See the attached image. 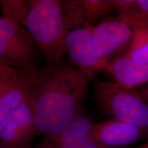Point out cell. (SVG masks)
Returning a JSON list of instances; mask_svg holds the SVG:
<instances>
[{"label": "cell", "instance_id": "17", "mask_svg": "<svg viewBox=\"0 0 148 148\" xmlns=\"http://www.w3.org/2000/svg\"><path fill=\"white\" fill-rule=\"evenodd\" d=\"M0 148H32L30 144H12L0 140Z\"/></svg>", "mask_w": 148, "mask_h": 148}, {"label": "cell", "instance_id": "13", "mask_svg": "<svg viewBox=\"0 0 148 148\" xmlns=\"http://www.w3.org/2000/svg\"><path fill=\"white\" fill-rule=\"evenodd\" d=\"M84 27H92L114 12L110 0H82Z\"/></svg>", "mask_w": 148, "mask_h": 148}, {"label": "cell", "instance_id": "1", "mask_svg": "<svg viewBox=\"0 0 148 148\" xmlns=\"http://www.w3.org/2000/svg\"><path fill=\"white\" fill-rule=\"evenodd\" d=\"M88 82L78 69L60 62L30 69L27 95L38 134H59L80 114Z\"/></svg>", "mask_w": 148, "mask_h": 148}, {"label": "cell", "instance_id": "9", "mask_svg": "<svg viewBox=\"0 0 148 148\" xmlns=\"http://www.w3.org/2000/svg\"><path fill=\"white\" fill-rule=\"evenodd\" d=\"M146 130H148L114 119L92 123L90 135L99 145L114 148L135 143L142 137Z\"/></svg>", "mask_w": 148, "mask_h": 148}, {"label": "cell", "instance_id": "10", "mask_svg": "<svg viewBox=\"0 0 148 148\" xmlns=\"http://www.w3.org/2000/svg\"><path fill=\"white\" fill-rule=\"evenodd\" d=\"M30 69L11 67L0 76V122L26 95Z\"/></svg>", "mask_w": 148, "mask_h": 148}, {"label": "cell", "instance_id": "8", "mask_svg": "<svg viewBox=\"0 0 148 148\" xmlns=\"http://www.w3.org/2000/svg\"><path fill=\"white\" fill-rule=\"evenodd\" d=\"M92 124L87 116L79 114L62 132L44 136L34 148H108L91 138Z\"/></svg>", "mask_w": 148, "mask_h": 148}, {"label": "cell", "instance_id": "21", "mask_svg": "<svg viewBox=\"0 0 148 148\" xmlns=\"http://www.w3.org/2000/svg\"><path fill=\"white\" fill-rule=\"evenodd\" d=\"M147 143H148V142H147Z\"/></svg>", "mask_w": 148, "mask_h": 148}, {"label": "cell", "instance_id": "2", "mask_svg": "<svg viewBox=\"0 0 148 148\" xmlns=\"http://www.w3.org/2000/svg\"><path fill=\"white\" fill-rule=\"evenodd\" d=\"M26 21L27 30L36 42L47 64L60 62L66 52L68 31L60 0H30Z\"/></svg>", "mask_w": 148, "mask_h": 148}, {"label": "cell", "instance_id": "11", "mask_svg": "<svg viewBox=\"0 0 148 148\" xmlns=\"http://www.w3.org/2000/svg\"><path fill=\"white\" fill-rule=\"evenodd\" d=\"M103 71L113 77L114 83L129 89L148 82V64L135 63L125 54L108 62Z\"/></svg>", "mask_w": 148, "mask_h": 148}, {"label": "cell", "instance_id": "4", "mask_svg": "<svg viewBox=\"0 0 148 148\" xmlns=\"http://www.w3.org/2000/svg\"><path fill=\"white\" fill-rule=\"evenodd\" d=\"M40 56L25 27L0 17V60L16 69H31L38 67Z\"/></svg>", "mask_w": 148, "mask_h": 148}, {"label": "cell", "instance_id": "16", "mask_svg": "<svg viewBox=\"0 0 148 148\" xmlns=\"http://www.w3.org/2000/svg\"><path fill=\"white\" fill-rule=\"evenodd\" d=\"M62 8L68 32L84 27V17L82 0L62 1Z\"/></svg>", "mask_w": 148, "mask_h": 148}, {"label": "cell", "instance_id": "5", "mask_svg": "<svg viewBox=\"0 0 148 148\" xmlns=\"http://www.w3.org/2000/svg\"><path fill=\"white\" fill-rule=\"evenodd\" d=\"M91 34L97 55L107 64L128 50L134 30L117 16H108L92 27Z\"/></svg>", "mask_w": 148, "mask_h": 148}, {"label": "cell", "instance_id": "19", "mask_svg": "<svg viewBox=\"0 0 148 148\" xmlns=\"http://www.w3.org/2000/svg\"><path fill=\"white\" fill-rule=\"evenodd\" d=\"M143 93H144V95H145V99H146V101L148 102V88H146L145 89L143 90Z\"/></svg>", "mask_w": 148, "mask_h": 148}, {"label": "cell", "instance_id": "14", "mask_svg": "<svg viewBox=\"0 0 148 148\" xmlns=\"http://www.w3.org/2000/svg\"><path fill=\"white\" fill-rule=\"evenodd\" d=\"M3 17L25 27L29 12V1L25 0H1Z\"/></svg>", "mask_w": 148, "mask_h": 148}, {"label": "cell", "instance_id": "3", "mask_svg": "<svg viewBox=\"0 0 148 148\" xmlns=\"http://www.w3.org/2000/svg\"><path fill=\"white\" fill-rule=\"evenodd\" d=\"M95 90L99 105L114 119L148 130V102L143 95L102 80L95 82Z\"/></svg>", "mask_w": 148, "mask_h": 148}, {"label": "cell", "instance_id": "15", "mask_svg": "<svg viewBox=\"0 0 148 148\" xmlns=\"http://www.w3.org/2000/svg\"><path fill=\"white\" fill-rule=\"evenodd\" d=\"M124 54L135 63L148 64V30H134L130 47Z\"/></svg>", "mask_w": 148, "mask_h": 148}, {"label": "cell", "instance_id": "6", "mask_svg": "<svg viewBox=\"0 0 148 148\" xmlns=\"http://www.w3.org/2000/svg\"><path fill=\"white\" fill-rule=\"evenodd\" d=\"M92 27H82L70 31L65 38L66 52L88 81L103 71L106 63L97 55L91 34Z\"/></svg>", "mask_w": 148, "mask_h": 148}, {"label": "cell", "instance_id": "20", "mask_svg": "<svg viewBox=\"0 0 148 148\" xmlns=\"http://www.w3.org/2000/svg\"><path fill=\"white\" fill-rule=\"evenodd\" d=\"M136 148H148V143H147L144 144V145H140V146H139V147H136Z\"/></svg>", "mask_w": 148, "mask_h": 148}, {"label": "cell", "instance_id": "18", "mask_svg": "<svg viewBox=\"0 0 148 148\" xmlns=\"http://www.w3.org/2000/svg\"><path fill=\"white\" fill-rule=\"evenodd\" d=\"M10 67H11L10 66L8 65V64L3 62L2 61L0 60V76H1L4 72L6 71Z\"/></svg>", "mask_w": 148, "mask_h": 148}, {"label": "cell", "instance_id": "12", "mask_svg": "<svg viewBox=\"0 0 148 148\" xmlns=\"http://www.w3.org/2000/svg\"><path fill=\"white\" fill-rule=\"evenodd\" d=\"M117 17L133 30H148V0H110Z\"/></svg>", "mask_w": 148, "mask_h": 148}, {"label": "cell", "instance_id": "7", "mask_svg": "<svg viewBox=\"0 0 148 148\" xmlns=\"http://www.w3.org/2000/svg\"><path fill=\"white\" fill-rule=\"evenodd\" d=\"M34 109L27 95L0 122V140L12 144H30L38 134Z\"/></svg>", "mask_w": 148, "mask_h": 148}]
</instances>
